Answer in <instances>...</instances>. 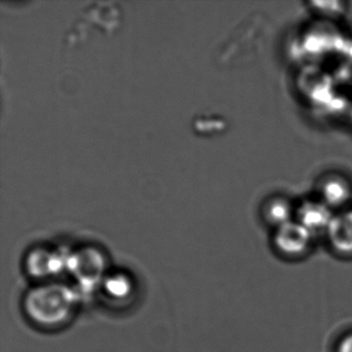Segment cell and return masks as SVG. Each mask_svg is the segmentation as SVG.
I'll use <instances>...</instances> for the list:
<instances>
[{
  "instance_id": "obj_1",
  "label": "cell",
  "mask_w": 352,
  "mask_h": 352,
  "mask_svg": "<svg viewBox=\"0 0 352 352\" xmlns=\"http://www.w3.org/2000/svg\"><path fill=\"white\" fill-rule=\"evenodd\" d=\"M313 234L300 222L290 221L278 228L275 243L283 253L298 255L310 244Z\"/></svg>"
},
{
  "instance_id": "obj_2",
  "label": "cell",
  "mask_w": 352,
  "mask_h": 352,
  "mask_svg": "<svg viewBox=\"0 0 352 352\" xmlns=\"http://www.w3.org/2000/svg\"><path fill=\"white\" fill-rule=\"evenodd\" d=\"M298 222L311 234H319L327 232L331 226L333 215L331 208L320 201H307L298 209Z\"/></svg>"
},
{
  "instance_id": "obj_3",
  "label": "cell",
  "mask_w": 352,
  "mask_h": 352,
  "mask_svg": "<svg viewBox=\"0 0 352 352\" xmlns=\"http://www.w3.org/2000/svg\"><path fill=\"white\" fill-rule=\"evenodd\" d=\"M327 236L336 250L346 254L352 253V211L333 216Z\"/></svg>"
},
{
  "instance_id": "obj_4",
  "label": "cell",
  "mask_w": 352,
  "mask_h": 352,
  "mask_svg": "<svg viewBox=\"0 0 352 352\" xmlns=\"http://www.w3.org/2000/svg\"><path fill=\"white\" fill-rule=\"evenodd\" d=\"M350 188L345 181L340 178H331L322 186L324 203L331 207H339L349 199Z\"/></svg>"
},
{
  "instance_id": "obj_5",
  "label": "cell",
  "mask_w": 352,
  "mask_h": 352,
  "mask_svg": "<svg viewBox=\"0 0 352 352\" xmlns=\"http://www.w3.org/2000/svg\"><path fill=\"white\" fill-rule=\"evenodd\" d=\"M265 216L272 224L280 228V226L290 222L292 208L285 201L275 199L267 206V210H265Z\"/></svg>"
},
{
  "instance_id": "obj_6",
  "label": "cell",
  "mask_w": 352,
  "mask_h": 352,
  "mask_svg": "<svg viewBox=\"0 0 352 352\" xmlns=\"http://www.w3.org/2000/svg\"><path fill=\"white\" fill-rule=\"evenodd\" d=\"M342 5L343 3H337V1H331V3H313L315 9L318 11L322 12L323 14L327 15H335V14L340 13L342 10Z\"/></svg>"
},
{
  "instance_id": "obj_7",
  "label": "cell",
  "mask_w": 352,
  "mask_h": 352,
  "mask_svg": "<svg viewBox=\"0 0 352 352\" xmlns=\"http://www.w3.org/2000/svg\"><path fill=\"white\" fill-rule=\"evenodd\" d=\"M124 281L125 280L119 279V278L118 279L111 280V281L109 282V289H110L113 294H116V296L125 294L129 287H127L126 282Z\"/></svg>"
},
{
  "instance_id": "obj_8",
  "label": "cell",
  "mask_w": 352,
  "mask_h": 352,
  "mask_svg": "<svg viewBox=\"0 0 352 352\" xmlns=\"http://www.w3.org/2000/svg\"><path fill=\"white\" fill-rule=\"evenodd\" d=\"M339 352H352V335L342 340L339 346Z\"/></svg>"
}]
</instances>
